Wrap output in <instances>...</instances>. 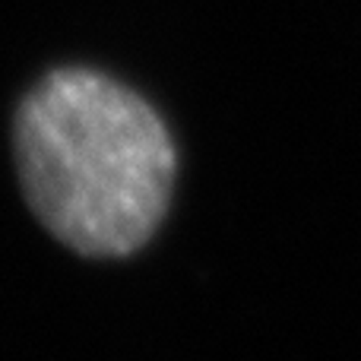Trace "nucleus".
I'll use <instances>...</instances> for the list:
<instances>
[{
	"label": "nucleus",
	"instance_id": "1",
	"mask_svg": "<svg viewBox=\"0 0 361 361\" xmlns=\"http://www.w3.org/2000/svg\"><path fill=\"white\" fill-rule=\"evenodd\" d=\"M13 152L29 209L82 257L137 254L169 216L178 175L169 124L102 70L44 73L16 108Z\"/></svg>",
	"mask_w": 361,
	"mask_h": 361
}]
</instances>
